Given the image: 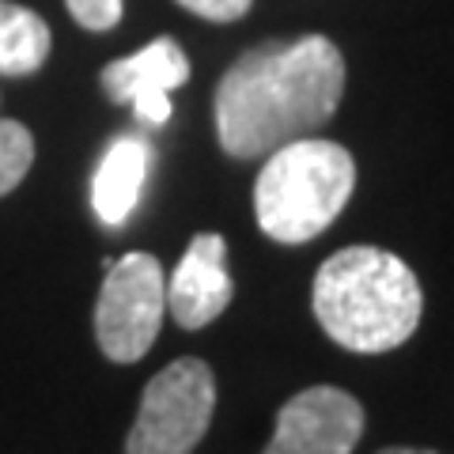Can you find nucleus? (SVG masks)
<instances>
[{
  "mask_svg": "<svg viewBox=\"0 0 454 454\" xmlns=\"http://www.w3.org/2000/svg\"><path fill=\"white\" fill-rule=\"evenodd\" d=\"M345 95V57L325 35L262 42L216 83V137L235 160H258L318 129Z\"/></svg>",
  "mask_w": 454,
  "mask_h": 454,
  "instance_id": "f257e3e1",
  "label": "nucleus"
},
{
  "mask_svg": "<svg viewBox=\"0 0 454 454\" xmlns=\"http://www.w3.org/2000/svg\"><path fill=\"white\" fill-rule=\"evenodd\" d=\"M310 300L322 330L364 356L405 345L424 310L413 269L379 247H348L325 258Z\"/></svg>",
  "mask_w": 454,
  "mask_h": 454,
  "instance_id": "f03ea898",
  "label": "nucleus"
},
{
  "mask_svg": "<svg viewBox=\"0 0 454 454\" xmlns=\"http://www.w3.org/2000/svg\"><path fill=\"white\" fill-rule=\"evenodd\" d=\"M352 190H356V163L340 145L322 137L280 145L269 152L254 182L258 227L273 243H310L345 212Z\"/></svg>",
  "mask_w": 454,
  "mask_h": 454,
  "instance_id": "7ed1b4c3",
  "label": "nucleus"
},
{
  "mask_svg": "<svg viewBox=\"0 0 454 454\" xmlns=\"http://www.w3.org/2000/svg\"><path fill=\"white\" fill-rule=\"evenodd\" d=\"M212 409H216V379L208 364L197 356L167 364L145 387L125 454H193L212 424Z\"/></svg>",
  "mask_w": 454,
  "mask_h": 454,
  "instance_id": "20e7f679",
  "label": "nucleus"
},
{
  "mask_svg": "<svg viewBox=\"0 0 454 454\" xmlns=\"http://www.w3.org/2000/svg\"><path fill=\"white\" fill-rule=\"evenodd\" d=\"M106 280L95 303L98 348L114 364H137L155 345L167 310L163 265L145 250H133L118 262H103Z\"/></svg>",
  "mask_w": 454,
  "mask_h": 454,
  "instance_id": "39448f33",
  "label": "nucleus"
},
{
  "mask_svg": "<svg viewBox=\"0 0 454 454\" xmlns=\"http://www.w3.org/2000/svg\"><path fill=\"white\" fill-rule=\"evenodd\" d=\"M364 435V405L348 390L310 387L280 405L265 454H352Z\"/></svg>",
  "mask_w": 454,
  "mask_h": 454,
  "instance_id": "423d86ee",
  "label": "nucleus"
},
{
  "mask_svg": "<svg viewBox=\"0 0 454 454\" xmlns=\"http://www.w3.org/2000/svg\"><path fill=\"white\" fill-rule=\"evenodd\" d=\"M190 80V57L175 38H155L145 50L118 57L103 68V88L114 103L133 106L145 125H167L170 91Z\"/></svg>",
  "mask_w": 454,
  "mask_h": 454,
  "instance_id": "0eeeda50",
  "label": "nucleus"
},
{
  "mask_svg": "<svg viewBox=\"0 0 454 454\" xmlns=\"http://www.w3.org/2000/svg\"><path fill=\"white\" fill-rule=\"evenodd\" d=\"M235 295L231 273H227V243L216 231H201L190 239L182 262L167 280V310L182 330H201L216 322Z\"/></svg>",
  "mask_w": 454,
  "mask_h": 454,
  "instance_id": "6e6552de",
  "label": "nucleus"
},
{
  "mask_svg": "<svg viewBox=\"0 0 454 454\" xmlns=\"http://www.w3.org/2000/svg\"><path fill=\"white\" fill-rule=\"evenodd\" d=\"M148 140L125 133L118 140H110V148L103 152V160L95 167L91 178V208L106 227H121L129 220V212L140 201L148 178Z\"/></svg>",
  "mask_w": 454,
  "mask_h": 454,
  "instance_id": "1a4fd4ad",
  "label": "nucleus"
},
{
  "mask_svg": "<svg viewBox=\"0 0 454 454\" xmlns=\"http://www.w3.org/2000/svg\"><path fill=\"white\" fill-rule=\"evenodd\" d=\"M50 57V27L38 12L0 0V76H31Z\"/></svg>",
  "mask_w": 454,
  "mask_h": 454,
  "instance_id": "9d476101",
  "label": "nucleus"
},
{
  "mask_svg": "<svg viewBox=\"0 0 454 454\" xmlns=\"http://www.w3.org/2000/svg\"><path fill=\"white\" fill-rule=\"evenodd\" d=\"M35 163V137L27 125L0 118V197L12 193Z\"/></svg>",
  "mask_w": 454,
  "mask_h": 454,
  "instance_id": "9b49d317",
  "label": "nucleus"
},
{
  "mask_svg": "<svg viewBox=\"0 0 454 454\" xmlns=\"http://www.w3.org/2000/svg\"><path fill=\"white\" fill-rule=\"evenodd\" d=\"M65 4L83 31H110L121 20L125 0H65Z\"/></svg>",
  "mask_w": 454,
  "mask_h": 454,
  "instance_id": "f8f14e48",
  "label": "nucleus"
},
{
  "mask_svg": "<svg viewBox=\"0 0 454 454\" xmlns=\"http://www.w3.org/2000/svg\"><path fill=\"white\" fill-rule=\"evenodd\" d=\"M186 12H193V16H201L208 23H235L243 20L254 0H178Z\"/></svg>",
  "mask_w": 454,
  "mask_h": 454,
  "instance_id": "ddd939ff",
  "label": "nucleus"
},
{
  "mask_svg": "<svg viewBox=\"0 0 454 454\" xmlns=\"http://www.w3.org/2000/svg\"><path fill=\"white\" fill-rule=\"evenodd\" d=\"M379 454H435V450H417V447H387Z\"/></svg>",
  "mask_w": 454,
  "mask_h": 454,
  "instance_id": "4468645a",
  "label": "nucleus"
}]
</instances>
